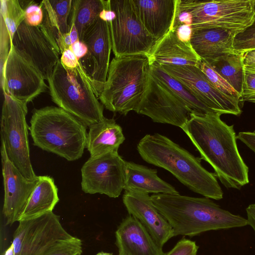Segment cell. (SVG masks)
Instances as JSON below:
<instances>
[{
    "label": "cell",
    "instance_id": "6da1fadb",
    "mask_svg": "<svg viewBox=\"0 0 255 255\" xmlns=\"http://www.w3.org/2000/svg\"><path fill=\"white\" fill-rule=\"evenodd\" d=\"M221 115L192 113L181 128L188 136L203 159L227 188L240 189L249 182V167L238 149L234 126H229Z\"/></svg>",
    "mask_w": 255,
    "mask_h": 255
},
{
    "label": "cell",
    "instance_id": "7a4b0ae2",
    "mask_svg": "<svg viewBox=\"0 0 255 255\" xmlns=\"http://www.w3.org/2000/svg\"><path fill=\"white\" fill-rule=\"evenodd\" d=\"M137 150L145 162L168 171L192 191L217 200L223 198L216 174L203 167L200 158L167 136L147 134L139 141Z\"/></svg>",
    "mask_w": 255,
    "mask_h": 255
},
{
    "label": "cell",
    "instance_id": "3957f363",
    "mask_svg": "<svg viewBox=\"0 0 255 255\" xmlns=\"http://www.w3.org/2000/svg\"><path fill=\"white\" fill-rule=\"evenodd\" d=\"M152 201L170 225L174 236L193 237L212 230L242 227L247 219L222 209L210 198L157 194Z\"/></svg>",
    "mask_w": 255,
    "mask_h": 255
},
{
    "label": "cell",
    "instance_id": "277c9868",
    "mask_svg": "<svg viewBox=\"0 0 255 255\" xmlns=\"http://www.w3.org/2000/svg\"><path fill=\"white\" fill-rule=\"evenodd\" d=\"M33 144L68 161L81 158L86 148V126L77 118L55 106L34 109L30 120Z\"/></svg>",
    "mask_w": 255,
    "mask_h": 255
},
{
    "label": "cell",
    "instance_id": "5b68a950",
    "mask_svg": "<svg viewBox=\"0 0 255 255\" xmlns=\"http://www.w3.org/2000/svg\"><path fill=\"white\" fill-rule=\"evenodd\" d=\"M150 64L146 54L114 57L98 98L106 109L127 115L135 111L146 89Z\"/></svg>",
    "mask_w": 255,
    "mask_h": 255
},
{
    "label": "cell",
    "instance_id": "8992f818",
    "mask_svg": "<svg viewBox=\"0 0 255 255\" xmlns=\"http://www.w3.org/2000/svg\"><path fill=\"white\" fill-rule=\"evenodd\" d=\"M47 81L52 101L86 126L100 123L105 118L104 106L98 100L81 63L76 67L69 68L60 59Z\"/></svg>",
    "mask_w": 255,
    "mask_h": 255
},
{
    "label": "cell",
    "instance_id": "52a82bcc",
    "mask_svg": "<svg viewBox=\"0 0 255 255\" xmlns=\"http://www.w3.org/2000/svg\"><path fill=\"white\" fill-rule=\"evenodd\" d=\"M255 0H177V9L189 13L193 29L220 28L238 34L255 19Z\"/></svg>",
    "mask_w": 255,
    "mask_h": 255
},
{
    "label": "cell",
    "instance_id": "ba28073f",
    "mask_svg": "<svg viewBox=\"0 0 255 255\" xmlns=\"http://www.w3.org/2000/svg\"><path fill=\"white\" fill-rule=\"evenodd\" d=\"M0 119L1 142L9 161L27 179H38L30 158L27 103L3 93Z\"/></svg>",
    "mask_w": 255,
    "mask_h": 255
},
{
    "label": "cell",
    "instance_id": "9c48e42d",
    "mask_svg": "<svg viewBox=\"0 0 255 255\" xmlns=\"http://www.w3.org/2000/svg\"><path fill=\"white\" fill-rule=\"evenodd\" d=\"M116 14L109 22L115 57L148 54L157 41L146 30L131 0H108Z\"/></svg>",
    "mask_w": 255,
    "mask_h": 255
},
{
    "label": "cell",
    "instance_id": "30bf717a",
    "mask_svg": "<svg viewBox=\"0 0 255 255\" xmlns=\"http://www.w3.org/2000/svg\"><path fill=\"white\" fill-rule=\"evenodd\" d=\"M12 47L47 80L61 57V52L50 31L42 23L33 26L23 20L16 30Z\"/></svg>",
    "mask_w": 255,
    "mask_h": 255
},
{
    "label": "cell",
    "instance_id": "8fae6325",
    "mask_svg": "<svg viewBox=\"0 0 255 255\" xmlns=\"http://www.w3.org/2000/svg\"><path fill=\"white\" fill-rule=\"evenodd\" d=\"M18 223L11 243L14 255H41L53 246L74 238L53 211Z\"/></svg>",
    "mask_w": 255,
    "mask_h": 255
},
{
    "label": "cell",
    "instance_id": "7c38bea8",
    "mask_svg": "<svg viewBox=\"0 0 255 255\" xmlns=\"http://www.w3.org/2000/svg\"><path fill=\"white\" fill-rule=\"evenodd\" d=\"M81 187L86 193L117 198L124 189L126 161L118 152L91 157L81 168Z\"/></svg>",
    "mask_w": 255,
    "mask_h": 255
},
{
    "label": "cell",
    "instance_id": "4fadbf2b",
    "mask_svg": "<svg viewBox=\"0 0 255 255\" xmlns=\"http://www.w3.org/2000/svg\"><path fill=\"white\" fill-rule=\"evenodd\" d=\"M150 118L153 122L181 128L193 113L167 86L149 72L147 86L134 111Z\"/></svg>",
    "mask_w": 255,
    "mask_h": 255
},
{
    "label": "cell",
    "instance_id": "5bb4252c",
    "mask_svg": "<svg viewBox=\"0 0 255 255\" xmlns=\"http://www.w3.org/2000/svg\"><path fill=\"white\" fill-rule=\"evenodd\" d=\"M162 68L180 81L200 102L220 115L239 116L242 112L240 102L217 90L197 66L162 65Z\"/></svg>",
    "mask_w": 255,
    "mask_h": 255
},
{
    "label": "cell",
    "instance_id": "9a60e30c",
    "mask_svg": "<svg viewBox=\"0 0 255 255\" xmlns=\"http://www.w3.org/2000/svg\"><path fill=\"white\" fill-rule=\"evenodd\" d=\"M40 72L12 47L0 72L3 93L27 104L48 88Z\"/></svg>",
    "mask_w": 255,
    "mask_h": 255
},
{
    "label": "cell",
    "instance_id": "2e32d148",
    "mask_svg": "<svg viewBox=\"0 0 255 255\" xmlns=\"http://www.w3.org/2000/svg\"><path fill=\"white\" fill-rule=\"evenodd\" d=\"M81 41L86 45L88 52L80 61L99 97L107 81L112 50L109 22L98 17Z\"/></svg>",
    "mask_w": 255,
    "mask_h": 255
},
{
    "label": "cell",
    "instance_id": "e0dca14e",
    "mask_svg": "<svg viewBox=\"0 0 255 255\" xmlns=\"http://www.w3.org/2000/svg\"><path fill=\"white\" fill-rule=\"evenodd\" d=\"M0 151L4 190L2 214L9 225L18 221L38 178L33 181L25 178L8 159L2 143Z\"/></svg>",
    "mask_w": 255,
    "mask_h": 255
},
{
    "label": "cell",
    "instance_id": "ac0fdd59",
    "mask_svg": "<svg viewBox=\"0 0 255 255\" xmlns=\"http://www.w3.org/2000/svg\"><path fill=\"white\" fill-rule=\"evenodd\" d=\"M123 202L129 215L143 225L160 247L162 248L174 237L172 227L156 208L148 193L138 190H125Z\"/></svg>",
    "mask_w": 255,
    "mask_h": 255
},
{
    "label": "cell",
    "instance_id": "d6986e66",
    "mask_svg": "<svg viewBox=\"0 0 255 255\" xmlns=\"http://www.w3.org/2000/svg\"><path fill=\"white\" fill-rule=\"evenodd\" d=\"M115 236L119 255H164L165 253L143 225L131 215L122 220Z\"/></svg>",
    "mask_w": 255,
    "mask_h": 255
},
{
    "label": "cell",
    "instance_id": "ffe728a7",
    "mask_svg": "<svg viewBox=\"0 0 255 255\" xmlns=\"http://www.w3.org/2000/svg\"><path fill=\"white\" fill-rule=\"evenodd\" d=\"M147 32L157 40L172 30L177 0H131Z\"/></svg>",
    "mask_w": 255,
    "mask_h": 255
},
{
    "label": "cell",
    "instance_id": "44dd1931",
    "mask_svg": "<svg viewBox=\"0 0 255 255\" xmlns=\"http://www.w3.org/2000/svg\"><path fill=\"white\" fill-rule=\"evenodd\" d=\"M151 65L197 66L201 59L190 43L180 40L174 30L168 31L156 41L147 54Z\"/></svg>",
    "mask_w": 255,
    "mask_h": 255
},
{
    "label": "cell",
    "instance_id": "7402d4cb",
    "mask_svg": "<svg viewBox=\"0 0 255 255\" xmlns=\"http://www.w3.org/2000/svg\"><path fill=\"white\" fill-rule=\"evenodd\" d=\"M236 34L220 28L193 29L190 43L199 58L210 64L223 55L236 52L233 47Z\"/></svg>",
    "mask_w": 255,
    "mask_h": 255
},
{
    "label": "cell",
    "instance_id": "603a6c76",
    "mask_svg": "<svg viewBox=\"0 0 255 255\" xmlns=\"http://www.w3.org/2000/svg\"><path fill=\"white\" fill-rule=\"evenodd\" d=\"M125 140L122 127L114 119L105 117L103 121L89 127L86 148L91 157L111 152H118Z\"/></svg>",
    "mask_w": 255,
    "mask_h": 255
},
{
    "label": "cell",
    "instance_id": "cb8c5ba5",
    "mask_svg": "<svg viewBox=\"0 0 255 255\" xmlns=\"http://www.w3.org/2000/svg\"><path fill=\"white\" fill-rule=\"evenodd\" d=\"M157 171L143 165L126 161L125 190H138L153 194H179L175 188L159 178Z\"/></svg>",
    "mask_w": 255,
    "mask_h": 255
},
{
    "label": "cell",
    "instance_id": "d4e9b609",
    "mask_svg": "<svg viewBox=\"0 0 255 255\" xmlns=\"http://www.w3.org/2000/svg\"><path fill=\"white\" fill-rule=\"evenodd\" d=\"M59 200L58 188L53 178L47 175L38 176V182L18 222L32 219L52 212Z\"/></svg>",
    "mask_w": 255,
    "mask_h": 255
},
{
    "label": "cell",
    "instance_id": "484cf974",
    "mask_svg": "<svg viewBox=\"0 0 255 255\" xmlns=\"http://www.w3.org/2000/svg\"><path fill=\"white\" fill-rule=\"evenodd\" d=\"M0 72L12 48L14 34L24 20V11L18 0H0Z\"/></svg>",
    "mask_w": 255,
    "mask_h": 255
},
{
    "label": "cell",
    "instance_id": "4316f807",
    "mask_svg": "<svg viewBox=\"0 0 255 255\" xmlns=\"http://www.w3.org/2000/svg\"><path fill=\"white\" fill-rule=\"evenodd\" d=\"M73 0H43L40 2L42 23L50 31L59 48L64 35L69 32V17Z\"/></svg>",
    "mask_w": 255,
    "mask_h": 255
},
{
    "label": "cell",
    "instance_id": "83f0119b",
    "mask_svg": "<svg viewBox=\"0 0 255 255\" xmlns=\"http://www.w3.org/2000/svg\"><path fill=\"white\" fill-rule=\"evenodd\" d=\"M149 72L167 86L193 113L205 114L214 112L196 98L182 83L167 73L160 65L156 63L151 64Z\"/></svg>",
    "mask_w": 255,
    "mask_h": 255
},
{
    "label": "cell",
    "instance_id": "f1b7e54d",
    "mask_svg": "<svg viewBox=\"0 0 255 255\" xmlns=\"http://www.w3.org/2000/svg\"><path fill=\"white\" fill-rule=\"evenodd\" d=\"M209 64L241 96L244 78L243 53L227 54Z\"/></svg>",
    "mask_w": 255,
    "mask_h": 255
},
{
    "label": "cell",
    "instance_id": "f546056e",
    "mask_svg": "<svg viewBox=\"0 0 255 255\" xmlns=\"http://www.w3.org/2000/svg\"><path fill=\"white\" fill-rule=\"evenodd\" d=\"M104 8V0H73L69 17L74 23L80 41Z\"/></svg>",
    "mask_w": 255,
    "mask_h": 255
},
{
    "label": "cell",
    "instance_id": "4dcf8cb0",
    "mask_svg": "<svg viewBox=\"0 0 255 255\" xmlns=\"http://www.w3.org/2000/svg\"><path fill=\"white\" fill-rule=\"evenodd\" d=\"M197 67L204 72L217 90L225 95L240 102L241 96L209 64L201 59Z\"/></svg>",
    "mask_w": 255,
    "mask_h": 255
},
{
    "label": "cell",
    "instance_id": "1f68e13d",
    "mask_svg": "<svg viewBox=\"0 0 255 255\" xmlns=\"http://www.w3.org/2000/svg\"><path fill=\"white\" fill-rule=\"evenodd\" d=\"M82 253V241L74 237L53 246L41 255H81Z\"/></svg>",
    "mask_w": 255,
    "mask_h": 255
},
{
    "label": "cell",
    "instance_id": "d6a6232c",
    "mask_svg": "<svg viewBox=\"0 0 255 255\" xmlns=\"http://www.w3.org/2000/svg\"><path fill=\"white\" fill-rule=\"evenodd\" d=\"M244 78L240 103H255V68L244 67Z\"/></svg>",
    "mask_w": 255,
    "mask_h": 255
},
{
    "label": "cell",
    "instance_id": "836d02e7",
    "mask_svg": "<svg viewBox=\"0 0 255 255\" xmlns=\"http://www.w3.org/2000/svg\"><path fill=\"white\" fill-rule=\"evenodd\" d=\"M198 248L195 242L183 238L164 255H197Z\"/></svg>",
    "mask_w": 255,
    "mask_h": 255
},
{
    "label": "cell",
    "instance_id": "e575fe53",
    "mask_svg": "<svg viewBox=\"0 0 255 255\" xmlns=\"http://www.w3.org/2000/svg\"><path fill=\"white\" fill-rule=\"evenodd\" d=\"M24 21L29 25H40L43 20V12L40 4L34 3L29 5L24 10Z\"/></svg>",
    "mask_w": 255,
    "mask_h": 255
},
{
    "label": "cell",
    "instance_id": "d590c367",
    "mask_svg": "<svg viewBox=\"0 0 255 255\" xmlns=\"http://www.w3.org/2000/svg\"><path fill=\"white\" fill-rule=\"evenodd\" d=\"M233 47L238 53L255 49V34L241 39L234 38Z\"/></svg>",
    "mask_w": 255,
    "mask_h": 255
},
{
    "label": "cell",
    "instance_id": "8d00e7d4",
    "mask_svg": "<svg viewBox=\"0 0 255 255\" xmlns=\"http://www.w3.org/2000/svg\"><path fill=\"white\" fill-rule=\"evenodd\" d=\"M60 61L66 67L73 68L80 64V61L76 57L70 49H65L61 55Z\"/></svg>",
    "mask_w": 255,
    "mask_h": 255
},
{
    "label": "cell",
    "instance_id": "74e56055",
    "mask_svg": "<svg viewBox=\"0 0 255 255\" xmlns=\"http://www.w3.org/2000/svg\"><path fill=\"white\" fill-rule=\"evenodd\" d=\"M172 30L175 31L176 35L180 40L185 43H190L192 32V29L190 25L182 24Z\"/></svg>",
    "mask_w": 255,
    "mask_h": 255
},
{
    "label": "cell",
    "instance_id": "f35d334b",
    "mask_svg": "<svg viewBox=\"0 0 255 255\" xmlns=\"http://www.w3.org/2000/svg\"><path fill=\"white\" fill-rule=\"evenodd\" d=\"M237 139L240 140L255 153V130L253 132H240Z\"/></svg>",
    "mask_w": 255,
    "mask_h": 255
},
{
    "label": "cell",
    "instance_id": "ab89813d",
    "mask_svg": "<svg viewBox=\"0 0 255 255\" xmlns=\"http://www.w3.org/2000/svg\"><path fill=\"white\" fill-rule=\"evenodd\" d=\"M70 49L79 60L84 57L88 52L86 45L79 40L72 44Z\"/></svg>",
    "mask_w": 255,
    "mask_h": 255
},
{
    "label": "cell",
    "instance_id": "60d3db41",
    "mask_svg": "<svg viewBox=\"0 0 255 255\" xmlns=\"http://www.w3.org/2000/svg\"><path fill=\"white\" fill-rule=\"evenodd\" d=\"M243 62L245 67L255 68V49L243 53Z\"/></svg>",
    "mask_w": 255,
    "mask_h": 255
},
{
    "label": "cell",
    "instance_id": "b9f144b4",
    "mask_svg": "<svg viewBox=\"0 0 255 255\" xmlns=\"http://www.w3.org/2000/svg\"><path fill=\"white\" fill-rule=\"evenodd\" d=\"M248 225L251 226L255 233V204L249 205L246 208Z\"/></svg>",
    "mask_w": 255,
    "mask_h": 255
},
{
    "label": "cell",
    "instance_id": "7bdbcfd3",
    "mask_svg": "<svg viewBox=\"0 0 255 255\" xmlns=\"http://www.w3.org/2000/svg\"><path fill=\"white\" fill-rule=\"evenodd\" d=\"M255 34V19L253 23L244 30L237 34L235 39H241Z\"/></svg>",
    "mask_w": 255,
    "mask_h": 255
},
{
    "label": "cell",
    "instance_id": "ee69618b",
    "mask_svg": "<svg viewBox=\"0 0 255 255\" xmlns=\"http://www.w3.org/2000/svg\"><path fill=\"white\" fill-rule=\"evenodd\" d=\"M2 255H14V249L12 244L8 248L3 252Z\"/></svg>",
    "mask_w": 255,
    "mask_h": 255
},
{
    "label": "cell",
    "instance_id": "f6af8a7d",
    "mask_svg": "<svg viewBox=\"0 0 255 255\" xmlns=\"http://www.w3.org/2000/svg\"><path fill=\"white\" fill-rule=\"evenodd\" d=\"M96 255H113V254L111 253L101 252L98 253L97 254H96Z\"/></svg>",
    "mask_w": 255,
    "mask_h": 255
},
{
    "label": "cell",
    "instance_id": "bcb514c9",
    "mask_svg": "<svg viewBox=\"0 0 255 255\" xmlns=\"http://www.w3.org/2000/svg\"><path fill=\"white\" fill-rule=\"evenodd\" d=\"M254 8H255V4H254Z\"/></svg>",
    "mask_w": 255,
    "mask_h": 255
}]
</instances>
